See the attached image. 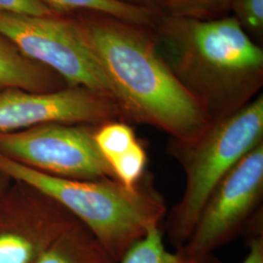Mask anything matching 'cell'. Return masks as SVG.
<instances>
[{"label":"cell","instance_id":"6da1fadb","mask_svg":"<svg viewBox=\"0 0 263 263\" xmlns=\"http://www.w3.org/2000/svg\"><path fill=\"white\" fill-rule=\"evenodd\" d=\"M126 122L155 127L189 141L210 124L160 57L151 27L98 13L71 15Z\"/></svg>","mask_w":263,"mask_h":263},{"label":"cell","instance_id":"7a4b0ae2","mask_svg":"<svg viewBox=\"0 0 263 263\" xmlns=\"http://www.w3.org/2000/svg\"><path fill=\"white\" fill-rule=\"evenodd\" d=\"M151 28L160 57L210 122L259 95L263 47L231 16L200 21L160 14Z\"/></svg>","mask_w":263,"mask_h":263},{"label":"cell","instance_id":"3957f363","mask_svg":"<svg viewBox=\"0 0 263 263\" xmlns=\"http://www.w3.org/2000/svg\"><path fill=\"white\" fill-rule=\"evenodd\" d=\"M0 173L28 184L76 216L118 262L166 214L163 199L148 181L130 189L113 179L60 178L2 153Z\"/></svg>","mask_w":263,"mask_h":263},{"label":"cell","instance_id":"277c9868","mask_svg":"<svg viewBox=\"0 0 263 263\" xmlns=\"http://www.w3.org/2000/svg\"><path fill=\"white\" fill-rule=\"evenodd\" d=\"M263 142V95L235 112L210 122L196 138L171 140L169 149L179 160L185 185L172 209L167 235L177 250L187 242L213 191L236 164Z\"/></svg>","mask_w":263,"mask_h":263},{"label":"cell","instance_id":"5b68a950","mask_svg":"<svg viewBox=\"0 0 263 263\" xmlns=\"http://www.w3.org/2000/svg\"><path fill=\"white\" fill-rule=\"evenodd\" d=\"M0 34L29 60L56 72L67 86L111 97L104 73L72 16L0 13Z\"/></svg>","mask_w":263,"mask_h":263},{"label":"cell","instance_id":"8992f818","mask_svg":"<svg viewBox=\"0 0 263 263\" xmlns=\"http://www.w3.org/2000/svg\"><path fill=\"white\" fill-rule=\"evenodd\" d=\"M97 126L48 123L22 131L0 133V153L60 178L115 179L96 145Z\"/></svg>","mask_w":263,"mask_h":263},{"label":"cell","instance_id":"52a82bcc","mask_svg":"<svg viewBox=\"0 0 263 263\" xmlns=\"http://www.w3.org/2000/svg\"><path fill=\"white\" fill-rule=\"evenodd\" d=\"M263 193V142L240 160L218 183L202 209L185 245L191 256L213 254L229 243L245 227L259 206Z\"/></svg>","mask_w":263,"mask_h":263},{"label":"cell","instance_id":"ba28073f","mask_svg":"<svg viewBox=\"0 0 263 263\" xmlns=\"http://www.w3.org/2000/svg\"><path fill=\"white\" fill-rule=\"evenodd\" d=\"M110 120H123L112 98L84 87L67 86L45 93L20 89L0 92V133L48 123L97 126Z\"/></svg>","mask_w":263,"mask_h":263},{"label":"cell","instance_id":"9c48e42d","mask_svg":"<svg viewBox=\"0 0 263 263\" xmlns=\"http://www.w3.org/2000/svg\"><path fill=\"white\" fill-rule=\"evenodd\" d=\"M0 87L45 93L61 90L67 84L50 68L29 60L0 34Z\"/></svg>","mask_w":263,"mask_h":263},{"label":"cell","instance_id":"30bf717a","mask_svg":"<svg viewBox=\"0 0 263 263\" xmlns=\"http://www.w3.org/2000/svg\"><path fill=\"white\" fill-rule=\"evenodd\" d=\"M118 263H222L213 254L191 256L177 250H167L160 224L151 226L146 234L125 254Z\"/></svg>","mask_w":263,"mask_h":263},{"label":"cell","instance_id":"8fae6325","mask_svg":"<svg viewBox=\"0 0 263 263\" xmlns=\"http://www.w3.org/2000/svg\"><path fill=\"white\" fill-rule=\"evenodd\" d=\"M58 15L71 16L79 13H98L125 20L138 25L152 27L156 15L134 8L113 0H39ZM159 16V15H158Z\"/></svg>","mask_w":263,"mask_h":263},{"label":"cell","instance_id":"7c38bea8","mask_svg":"<svg viewBox=\"0 0 263 263\" xmlns=\"http://www.w3.org/2000/svg\"><path fill=\"white\" fill-rule=\"evenodd\" d=\"M34 263H118L88 229L83 240H64L44 250Z\"/></svg>","mask_w":263,"mask_h":263},{"label":"cell","instance_id":"4fadbf2b","mask_svg":"<svg viewBox=\"0 0 263 263\" xmlns=\"http://www.w3.org/2000/svg\"><path fill=\"white\" fill-rule=\"evenodd\" d=\"M94 140L108 165L139 141L133 127L123 120H110L98 125L95 129Z\"/></svg>","mask_w":263,"mask_h":263},{"label":"cell","instance_id":"5bb4252c","mask_svg":"<svg viewBox=\"0 0 263 263\" xmlns=\"http://www.w3.org/2000/svg\"><path fill=\"white\" fill-rule=\"evenodd\" d=\"M233 0H163V14L185 19L210 21L230 15Z\"/></svg>","mask_w":263,"mask_h":263},{"label":"cell","instance_id":"9a60e30c","mask_svg":"<svg viewBox=\"0 0 263 263\" xmlns=\"http://www.w3.org/2000/svg\"><path fill=\"white\" fill-rule=\"evenodd\" d=\"M147 154L141 141L134 143L116 159L109 163L113 176L125 187L134 189L143 180Z\"/></svg>","mask_w":263,"mask_h":263},{"label":"cell","instance_id":"2e32d148","mask_svg":"<svg viewBox=\"0 0 263 263\" xmlns=\"http://www.w3.org/2000/svg\"><path fill=\"white\" fill-rule=\"evenodd\" d=\"M229 16L254 43L263 47V0H233Z\"/></svg>","mask_w":263,"mask_h":263},{"label":"cell","instance_id":"e0dca14e","mask_svg":"<svg viewBox=\"0 0 263 263\" xmlns=\"http://www.w3.org/2000/svg\"><path fill=\"white\" fill-rule=\"evenodd\" d=\"M35 254L33 243L13 233L0 234V263H29Z\"/></svg>","mask_w":263,"mask_h":263},{"label":"cell","instance_id":"ac0fdd59","mask_svg":"<svg viewBox=\"0 0 263 263\" xmlns=\"http://www.w3.org/2000/svg\"><path fill=\"white\" fill-rule=\"evenodd\" d=\"M0 13L18 16H48L55 14L39 0H0Z\"/></svg>","mask_w":263,"mask_h":263},{"label":"cell","instance_id":"d6986e66","mask_svg":"<svg viewBox=\"0 0 263 263\" xmlns=\"http://www.w3.org/2000/svg\"><path fill=\"white\" fill-rule=\"evenodd\" d=\"M249 251L242 263H263V233L249 236Z\"/></svg>","mask_w":263,"mask_h":263},{"label":"cell","instance_id":"ffe728a7","mask_svg":"<svg viewBox=\"0 0 263 263\" xmlns=\"http://www.w3.org/2000/svg\"><path fill=\"white\" fill-rule=\"evenodd\" d=\"M123 5L144 10L158 16L163 14V0H113Z\"/></svg>","mask_w":263,"mask_h":263}]
</instances>
